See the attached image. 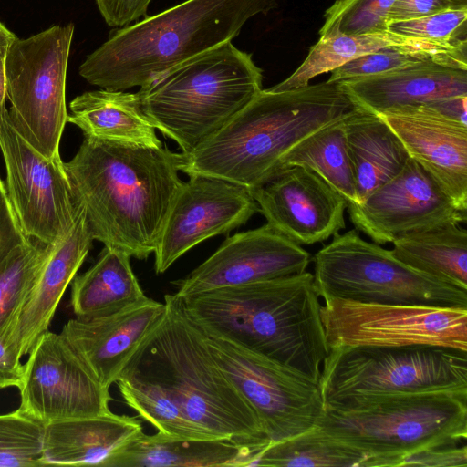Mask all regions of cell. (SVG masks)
I'll return each instance as SVG.
<instances>
[{
	"label": "cell",
	"instance_id": "obj_1",
	"mask_svg": "<svg viewBox=\"0 0 467 467\" xmlns=\"http://www.w3.org/2000/svg\"><path fill=\"white\" fill-rule=\"evenodd\" d=\"M64 166L94 240L139 260L154 253L183 182L180 153L85 137Z\"/></svg>",
	"mask_w": 467,
	"mask_h": 467
},
{
	"label": "cell",
	"instance_id": "obj_2",
	"mask_svg": "<svg viewBox=\"0 0 467 467\" xmlns=\"http://www.w3.org/2000/svg\"><path fill=\"white\" fill-rule=\"evenodd\" d=\"M360 109L339 82L262 89L194 150L180 152V171L259 187L283 170L281 161L296 144Z\"/></svg>",
	"mask_w": 467,
	"mask_h": 467
},
{
	"label": "cell",
	"instance_id": "obj_3",
	"mask_svg": "<svg viewBox=\"0 0 467 467\" xmlns=\"http://www.w3.org/2000/svg\"><path fill=\"white\" fill-rule=\"evenodd\" d=\"M313 275L221 287L181 298L208 337L265 355L318 385L329 348Z\"/></svg>",
	"mask_w": 467,
	"mask_h": 467
},
{
	"label": "cell",
	"instance_id": "obj_4",
	"mask_svg": "<svg viewBox=\"0 0 467 467\" xmlns=\"http://www.w3.org/2000/svg\"><path fill=\"white\" fill-rule=\"evenodd\" d=\"M276 0H186L120 27L89 54L79 75L109 90L142 87L172 67L236 37Z\"/></svg>",
	"mask_w": 467,
	"mask_h": 467
},
{
	"label": "cell",
	"instance_id": "obj_5",
	"mask_svg": "<svg viewBox=\"0 0 467 467\" xmlns=\"http://www.w3.org/2000/svg\"><path fill=\"white\" fill-rule=\"evenodd\" d=\"M164 305L163 315L123 369L161 386L204 439L266 438L255 411L213 358L206 335L185 314L181 298L167 294Z\"/></svg>",
	"mask_w": 467,
	"mask_h": 467
},
{
	"label": "cell",
	"instance_id": "obj_6",
	"mask_svg": "<svg viewBox=\"0 0 467 467\" xmlns=\"http://www.w3.org/2000/svg\"><path fill=\"white\" fill-rule=\"evenodd\" d=\"M316 426L368 455L374 467H398L410 454L466 441L467 396L349 395L325 404Z\"/></svg>",
	"mask_w": 467,
	"mask_h": 467
},
{
	"label": "cell",
	"instance_id": "obj_7",
	"mask_svg": "<svg viewBox=\"0 0 467 467\" xmlns=\"http://www.w3.org/2000/svg\"><path fill=\"white\" fill-rule=\"evenodd\" d=\"M262 81L252 55L229 41L166 71L137 95L155 129L188 153L244 108Z\"/></svg>",
	"mask_w": 467,
	"mask_h": 467
},
{
	"label": "cell",
	"instance_id": "obj_8",
	"mask_svg": "<svg viewBox=\"0 0 467 467\" xmlns=\"http://www.w3.org/2000/svg\"><path fill=\"white\" fill-rule=\"evenodd\" d=\"M314 256L319 297L360 303L467 308V291L418 272L357 230L333 235Z\"/></svg>",
	"mask_w": 467,
	"mask_h": 467
},
{
	"label": "cell",
	"instance_id": "obj_9",
	"mask_svg": "<svg viewBox=\"0 0 467 467\" xmlns=\"http://www.w3.org/2000/svg\"><path fill=\"white\" fill-rule=\"evenodd\" d=\"M318 387L324 405L360 394L441 391L467 396V352L428 345L331 348Z\"/></svg>",
	"mask_w": 467,
	"mask_h": 467
},
{
	"label": "cell",
	"instance_id": "obj_10",
	"mask_svg": "<svg viewBox=\"0 0 467 467\" xmlns=\"http://www.w3.org/2000/svg\"><path fill=\"white\" fill-rule=\"evenodd\" d=\"M74 25L16 37L5 56L8 114L22 137L47 158L60 156L67 123L66 78Z\"/></svg>",
	"mask_w": 467,
	"mask_h": 467
},
{
	"label": "cell",
	"instance_id": "obj_11",
	"mask_svg": "<svg viewBox=\"0 0 467 467\" xmlns=\"http://www.w3.org/2000/svg\"><path fill=\"white\" fill-rule=\"evenodd\" d=\"M323 300L321 319L329 349L428 345L467 352V308Z\"/></svg>",
	"mask_w": 467,
	"mask_h": 467
},
{
	"label": "cell",
	"instance_id": "obj_12",
	"mask_svg": "<svg viewBox=\"0 0 467 467\" xmlns=\"http://www.w3.org/2000/svg\"><path fill=\"white\" fill-rule=\"evenodd\" d=\"M206 343L219 367L255 411L270 443L317 425L324 411L317 384L233 341L206 336Z\"/></svg>",
	"mask_w": 467,
	"mask_h": 467
},
{
	"label": "cell",
	"instance_id": "obj_13",
	"mask_svg": "<svg viewBox=\"0 0 467 467\" xmlns=\"http://www.w3.org/2000/svg\"><path fill=\"white\" fill-rule=\"evenodd\" d=\"M5 186L24 235L51 244L74 223L76 199L61 157L47 158L16 130L8 109L0 114Z\"/></svg>",
	"mask_w": 467,
	"mask_h": 467
},
{
	"label": "cell",
	"instance_id": "obj_14",
	"mask_svg": "<svg viewBox=\"0 0 467 467\" xmlns=\"http://www.w3.org/2000/svg\"><path fill=\"white\" fill-rule=\"evenodd\" d=\"M22 413L43 424L110 413L104 389L60 333L46 331L26 364L20 386Z\"/></svg>",
	"mask_w": 467,
	"mask_h": 467
},
{
	"label": "cell",
	"instance_id": "obj_15",
	"mask_svg": "<svg viewBox=\"0 0 467 467\" xmlns=\"http://www.w3.org/2000/svg\"><path fill=\"white\" fill-rule=\"evenodd\" d=\"M355 227L376 244L392 243L409 234L466 222L432 176L410 158L403 169L363 201L348 202Z\"/></svg>",
	"mask_w": 467,
	"mask_h": 467
},
{
	"label": "cell",
	"instance_id": "obj_16",
	"mask_svg": "<svg viewBox=\"0 0 467 467\" xmlns=\"http://www.w3.org/2000/svg\"><path fill=\"white\" fill-rule=\"evenodd\" d=\"M189 178L176 194L153 253L156 274L202 241L230 233L259 212L244 186L213 177Z\"/></svg>",
	"mask_w": 467,
	"mask_h": 467
},
{
	"label": "cell",
	"instance_id": "obj_17",
	"mask_svg": "<svg viewBox=\"0 0 467 467\" xmlns=\"http://www.w3.org/2000/svg\"><path fill=\"white\" fill-rule=\"evenodd\" d=\"M310 254L269 223L234 234L186 277L173 281L179 298L306 271Z\"/></svg>",
	"mask_w": 467,
	"mask_h": 467
},
{
	"label": "cell",
	"instance_id": "obj_18",
	"mask_svg": "<svg viewBox=\"0 0 467 467\" xmlns=\"http://www.w3.org/2000/svg\"><path fill=\"white\" fill-rule=\"evenodd\" d=\"M249 192L267 223L300 245L324 242L346 226V200L306 168L285 167Z\"/></svg>",
	"mask_w": 467,
	"mask_h": 467
},
{
	"label": "cell",
	"instance_id": "obj_19",
	"mask_svg": "<svg viewBox=\"0 0 467 467\" xmlns=\"http://www.w3.org/2000/svg\"><path fill=\"white\" fill-rule=\"evenodd\" d=\"M393 130L410 157L467 212V125L428 105L378 114Z\"/></svg>",
	"mask_w": 467,
	"mask_h": 467
},
{
	"label": "cell",
	"instance_id": "obj_20",
	"mask_svg": "<svg viewBox=\"0 0 467 467\" xmlns=\"http://www.w3.org/2000/svg\"><path fill=\"white\" fill-rule=\"evenodd\" d=\"M164 309V303L147 296L110 315L70 319L64 325L61 334L100 386L109 391Z\"/></svg>",
	"mask_w": 467,
	"mask_h": 467
},
{
	"label": "cell",
	"instance_id": "obj_21",
	"mask_svg": "<svg viewBox=\"0 0 467 467\" xmlns=\"http://www.w3.org/2000/svg\"><path fill=\"white\" fill-rule=\"evenodd\" d=\"M93 240L85 210L78 202L73 224L52 244L11 328L10 338L22 357L29 354L41 335L48 330L62 296L85 261Z\"/></svg>",
	"mask_w": 467,
	"mask_h": 467
},
{
	"label": "cell",
	"instance_id": "obj_22",
	"mask_svg": "<svg viewBox=\"0 0 467 467\" xmlns=\"http://www.w3.org/2000/svg\"><path fill=\"white\" fill-rule=\"evenodd\" d=\"M341 85L359 109L384 114L442 99L467 96V69L427 61Z\"/></svg>",
	"mask_w": 467,
	"mask_h": 467
},
{
	"label": "cell",
	"instance_id": "obj_23",
	"mask_svg": "<svg viewBox=\"0 0 467 467\" xmlns=\"http://www.w3.org/2000/svg\"><path fill=\"white\" fill-rule=\"evenodd\" d=\"M270 443L255 439H177L142 432L118 450L104 467L253 466Z\"/></svg>",
	"mask_w": 467,
	"mask_h": 467
},
{
	"label": "cell",
	"instance_id": "obj_24",
	"mask_svg": "<svg viewBox=\"0 0 467 467\" xmlns=\"http://www.w3.org/2000/svg\"><path fill=\"white\" fill-rule=\"evenodd\" d=\"M393 47L426 51L467 69V41L443 43L408 36L388 28L357 35L331 31L319 36L302 64L287 78L269 89L284 91L307 86L312 78L331 72L347 62Z\"/></svg>",
	"mask_w": 467,
	"mask_h": 467
},
{
	"label": "cell",
	"instance_id": "obj_25",
	"mask_svg": "<svg viewBox=\"0 0 467 467\" xmlns=\"http://www.w3.org/2000/svg\"><path fill=\"white\" fill-rule=\"evenodd\" d=\"M143 432L138 417L113 412L44 424L47 465L103 466L118 450Z\"/></svg>",
	"mask_w": 467,
	"mask_h": 467
},
{
	"label": "cell",
	"instance_id": "obj_26",
	"mask_svg": "<svg viewBox=\"0 0 467 467\" xmlns=\"http://www.w3.org/2000/svg\"><path fill=\"white\" fill-rule=\"evenodd\" d=\"M67 122L85 137L152 148L163 146L143 112L137 93L124 90L87 91L69 103Z\"/></svg>",
	"mask_w": 467,
	"mask_h": 467
},
{
	"label": "cell",
	"instance_id": "obj_27",
	"mask_svg": "<svg viewBox=\"0 0 467 467\" xmlns=\"http://www.w3.org/2000/svg\"><path fill=\"white\" fill-rule=\"evenodd\" d=\"M358 202L397 175L410 160L400 138L378 114L358 110L344 121Z\"/></svg>",
	"mask_w": 467,
	"mask_h": 467
},
{
	"label": "cell",
	"instance_id": "obj_28",
	"mask_svg": "<svg viewBox=\"0 0 467 467\" xmlns=\"http://www.w3.org/2000/svg\"><path fill=\"white\" fill-rule=\"evenodd\" d=\"M145 297L130 256L119 249L104 246L95 264L72 280L71 306L80 319L119 312Z\"/></svg>",
	"mask_w": 467,
	"mask_h": 467
},
{
	"label": "cell",
	"instance_id": "obj_29",
	"mask_svg": "<svg viewBox=\"0 0 467 467\" xmlns=\"http://www.w3.org/2000/svg\"><path fill=\"white\" fill-rule=\"evenodd\" d=\"M392 254L412 269L467 291V233L450 223L401 236Z\"/></svg>",
	"mask_w": 467,
	"mask_h": 467
},
{
	"label": "cell",
	"instance_id": "obj_30",
	"mask_svg": "<svg viewBox=\"0 0 467 467\" xmlns=\"http://www.w3.org/2000/svg\"><path fill=\"white\" fill-rule=\"evenodd\" d=\"M345 119L325 126L296 144L282 159V169L306 168L348 202L358 196L345 137Z\"/></svg>",
	"mask_w": 467,
	"mask_h": 467
},
{
	"label": "cell",
	"instance_id": "obj_31",
	"mask_svg": "<svg viewBox=\"0 0 467 467\" xmlns=\"http://www.w3.org/2000/svg\"><path fill=\"white\" fill-rule=\"evenodd\" d=\"M253 466L374 467L371 459L317 426L287 440L269 443Z\"/></svg>",
	"mask_w": 467,
	"mask_h": 467
},
{
	"label": "cell",
	"instance_id": "obj_32",
	"mask_svg": "<svg viewBox=\"0 0 467 467\" xmlns=\"http://www.w3.org/2000/svg\"><path fill=\"white\" fill-rule=\"evenodd\" d=\"M115 383L124 402L158 432L177 439H204L157 383L124 369Z\"/></svg>",
	"mask_w": 467,
	"mask_h": 467
},
{
	"label": "cell",
	"instance_id": "obj_33",
	"mask_svg": "<svg viewBox=\"0 0 467 467\" xmlns=\"http://www.w3.org/2000/svg\"><path fill=\"white\" fill-rule=\"evenodd\" d=\"M51 244L26 238L0 257V334L10 331Z\"/></svg>",
	"mask_w": 467,
	"mask_h": 467
},
{
	"label": "cell",
	"instance_id": "obj_34",
	"mask_svg": "<svg viewBox=\"0 0 467 467\" xmlns=\"http://www.w3.org/2000/svg\"><path fill=\"white\" fill-rule=\"evenodd\" d=\"M44 424L16 410L0 415V467L45 466Z\"/></svg>",
	"mask_w": 467,
	"mask_h": 467
},
{
	"label": "cell",
	"instance_id": "obj_35",
	"mask_svg": "<svg viewBox=\"0 0 467 467\" xmlns=\"http://www.w3.org/2000/svg\"><path fill=\"white\" fill-rule=\"evenodd\" d=\"M396 0H336L325 12L319 35L338 31L357 35L387 29L386 18Z\"/></svg>",
	"mask_w": 467,
	"mask_h": 467
},
{
	"label": "cell",
	"instance_id": "obj_36",
	"mask_svg": "<svg viewBox=\"0 0 467 467\" xmlns=\"http://www.w3.org/2000/svg\"><path fill=\"white\" fill-rule=\"evenodd\" d=\"M427 61H438L459 67L426 51L393 47L380 49L347 62L332 70L327 80L339 83L352 81L409 67Z\"/></svg>",
	"mask_w": 467,
	"mask_h": 467
},
{
	"label": "cell",
	"instance_id": "obj_37",
	"mask_svg": "<svg viewBox=\"0 0 467 467\" xmlns=\"http://www.w3.org/2000/svg\"><path fill=\"white\" fill-rule=\"evenodd\" d=\"M467 6L451 7L422 17L395 22L387 28L408 36L443 43L466 40Z\"/></svg>",
	"mask_w": 467,
	"mask_h": 467
},
{
	"label": "cell",
	"instance_id": "obj_38",
	"mask_svg": "<svg viewBox=\"0 0 467 467\" xmlns=\"http://www.w3.org/2000/svg\"><path fill=\"white\" fill-rule=\"evenodd\" d=\"M400 466L466 467L465 444L428 449L406 456Z\"/></svg>",
	"mask_w": 467,
	"mask_h": 467
},
{
	"label": "cell",
	"instance_id": "obj_39",
	"mask_svg": "<svg viewBox=\"0 0 467 467\" xmlns=\"http://www.w3.org/2000/svg\"><path fill=\"white\" fill-rule=\"evenodd\" d=\"M106 24L113 27H123L140 17L147 16L151 0H95Z\"/></svg>",
	"mask_w": 467,
	"mask_h": 467
},
{
	"label": "cell",
	"instance_id": "obj_40",
	"mask_svg": "<svg viewBox=\"0 0 467 467\" xmlns=\"http://www.w3.org/2000/svg\"><path fill=\"white\" fill-rule=\"evenodd\" d=\"M458 6L452 0H396L389 9L386 24L415 19L443 9Z\"/></svg>",
	"mask_w": 467,
	"mask_h": 467
},
{
	"label": "cell",
	"instance_id": "obj_41",
	"mask_svg": "<svg viewBox=\"0 0 467 467\" xmlns=\"http://www.w3.org/2000/svg\"><path fill=\"white\" fill-rule=\"evenodd\" d=\"M26 239L0 178V257Z\"/></svg>",
	"mask_w": 467,
	"mask_h": 467
},
{
	"label": "cell",
	"instance_id": "obj_42",
	"mask_svg": "<svg viewBox=\"0 0 467 467\" xmlns=\"http://www.w3.org/2000/svg\"><path fill=\"white\" fill-rule=\"evenodd\" d=\"M17 347L5 335L0 334V389L18 388L24 376V365Z\"/></svg>",
	"mask_w": 467,
	"mask_h": 467
},
{
	"label": "cell",
	"instance_id": "obj_43",
	"mask_svg": "<svg viewBox=\"0 0 467 467\" xmlns=\"http://www.w3.org/2000/svg\"><path fill=\"white\" fill-rule=\"evenodd\" d=\"M6 49H0V114L5 107L6 100V78H5V56Z\"/></svg>",
	"mask_w": 467,
	"mask_h": 467
},
{
	"label": "cell",
	"instance_id": "obj_44",
	"mask_svg": "<svg viewBox=\"0 0 467 467\" xmlns=\"http://www.w3.org/2000/svg\"><path fill=\"white\" fill-rule=\"evenodd\" d=\"M16 36L0 22V49H5Z\"/></svg>",
	"mask_w": 467,
	"mask_h": 467
},
{
	"label": "cell",
	"instance_id": "obj_45",
	"mask_svg": "<svg viewBox=\"0 0 467 467\" xmlns=\"http://www.w3.org/2000/svg\"><path fill=\"white\" fill-rule=\"evenodd\" d=\"M458 6H467V0H452Z\"/></svg>",
	"mask_w": 467,
	"mask_h": 467
}]
</instances>
